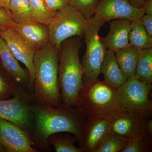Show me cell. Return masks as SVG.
I'll use <instances>...</instances> for the list:
<instances>
[{"mask_svg": "<svg viewBox=\"0 0 152 152\" xmlns=\"http://www.w3.org/2000/svg\"><path fill=\"white\" fill-rule=\"evenodd\" d=\"M31 110L34 115V121L30 134L35 148L50 151L48 139L56 133L73 134L80 142L87 121L83 108L68 107L63 103L56 107L31 104Z\"/></svg>", "mask_w": 152, "mask_h": 152, "instance_id": "6da1fadb", "label": "cell"}, {"mask_svg": "<svg viewBox=\"0 0 152 152\" xmlns=\"http://www.w3.org/2000/svg\"><path fill=\"white\" fill-rule=\"evenodd\" d=\"M59 51L50 44L36 50L34 57V80L31 104L56 107L61 96L58 78Z\"/></svg>", "mask_w": 152, "mask_h": 152, "instance_id": "7a4b0ae2", "label": "cell"}, {"mask_svg": "<svg viewBox=\"0 0 152 152\" xmlns=\"http://www.w3.org/2000/svg\"><path fill=\"white\" fill-rule=\"evenodd\" d=\"M81 44L70 38L64 41L59 51L58 78L63 104L68 107H80L82 94L84 69L80 60Z\"/></svg>", "mask_w": 152, "mask_h": 152, "instance_id": "3957f363", "label": "cell"}, {"mask_svg": "<svg viewBox=\"0 0 152 152\" xmlns=\"http://www.w3.org/2000/svg\"><path fill=\"white\" fill-rule=\"evenodd\" d=\"M80 107L84 109L87 119L101 118L111 121L120 112L116 90L98 80L85 89Z\"/></svg>", "mask_w": 152, "mask_h": 152, "instance_id": "277c9868", "label": "cell"}, {"mask_svg": "<svg viewBox=\"0 0 152 152\" xmlns=\"http://www.w3.org/2000/svg\"><path fill=\"white\" fill-rule=\"evenodd\" d=\"M88 24V20L77 9L69 5L56 11L48 26L49 44L59 51L64 41L75 36L84 35Z\"/></svg>", "mask_w": 152, "mask_h": 152, "instance_id": "5b68a950", "label": "cell"}, {"mask_svg": "<svg viewBox=\"0 0 152 152\" xmlns=\"http://www.w3.org/2000/svg\"><path fill=\"white\" fill-rule=\"evenodd\" d=\"M104 24L92 18L88 20L84 35L86 49L81 63L84 69L83 80L85 89L99 80L101 65L107 50L99 35L100 28Z\"/></svg>", "mask_w": 152, "mask_h": 152, "instance_id": "8992f818", "label": "cell"}, {"mask_svg": "<svg viewBox=\"0 0 152 152\" xmlns=\"http://www.w3.org/2000/svg\"><path fill=\"white\" fill-rule=\"evenodd\" d=\"M152 85L140 82L134 77L116 89L117 103L120 111L134 112L145 118H151L152 102L149 97Z\"/></svg>", "mask_w": 152, "mask_h": 152, "instance_id": "52a82bcc", "label": "cell"}, {"mask_svg": "<svg viewBox=\"0 0 152 152\" xmlns=\"http://www.w3.org/2000/svg\"><path fill=\"white\" fill-rule=\"evenodd\" d=\"M13 96L12 99L0 100V118L30 132L34 121V115L31 110V95L18 83Z\"/></svg>", "mask_w": 152, "mask_h": 152, "instance_id": "ba28073f", "label": "cell"}, {"mask_svg": "<svg viewBox=\"0 0 152 152\" xmlns=\"http://www.w3.org/2000/svg\"><path fill=\"white\" fill-rule=\"evenodd\" d=\"M145 14L143 8L132 5L129 0H101L92 18L104 23L112 20H140Z\"/></svg>", "mask_w": 152, "mask_h": 152, "instance_id": "9c48e42d", "label": "cell"}, {"mask_svg": "<svg viewBox=\"0 0 152 152\" xmlns=\"http://www.w3.org/2000/svg\"><path fill=\"white\" fill-rule=\"evenodd\" d=\"M0 37L6 42L15 58L23 63L27 69L30 77L29 91L33 92L34 80V57L36 50L13 28L0 30Z\"/></svg>", "mask_w": 152, "mask_h": 152, "instance_id": "30bf717a", "label": "cell"}, {"mask_svg": "<svg viewBox=\"0 0 152 152\" xmlns=\"http://www.w3.org/2000/svg\"><path fill=\"white\" fill-rule=\"evenodd\" d=\"M0 145L6 152H36L30 132L13 123L0 118Z\"/></svg>", "mask_w": 152, "mask_h": 152, "instance_id": "8fae6325", "label": "cell"}, {"mask_svg": "<svg viewBox=\"0 0 152 152\" xmlns=\"http://www.w3.org/2000/svg\"><path fill=\"white\" fill-rule=\"evenodd\" d=\"M111 122V132L127 141L146 134L145 118L134 112H119Z\"/></svg>", "mask_w": 152, "mask_h": 152, "instance_id": "7c38bea8", "label": "cell"}, {"mask_svg": "<svg viewBox=\"0 0 152 152\" xmlns=\"http://www.w3.org/2000/svg\"><path fill=\"white\" fill-rule=\"evenodd\" d=\"M110 132L111 122L110 120L101 118L87 119L80 143L83 152H94Z\"/></svg>", "mask_w": 152, "mask_h": 152, "instance_id": "4fadbf2b", "label": "cell"}, {"mask_svg": "<svg viewBox=\"0 0 152 152\" xmlns=\"http://www.w3.org/2000/svg\"><path fill=\"white\" fill-rule=\"evenodd\" d=\"M13 28L36 50L49 43L48 27L39 22L28 20L16 23Z\"/></svg>", "mask_w": 152, "mask_h": 152, "instance_id": "5bb4252c", "label": "cell"}, {"mask_svg": "<svg viewBox=\"0 0 152 152\" xmlns=\"http://www.w3.org/2000/svg\"><path fill=\"white\" fill-rule=\"evenodd\" d=\"M0 61L3 69L14 80L29 88L30 77L28 71L19 64L4 40L0 37Z\"/></svg>", "mask_w": 152, "mask_h": 152, "instance_id": "9a60e30c", "label": "cell"}, {"mask_svg": "<svg viewBox=\"0 0 152 152\" xmlns=\"http://www.w3.org/2000/svg\"><path fill=\"white\" fill-rule=\"evenodd\" d=\"M131 21L127 19L113 20L110 23V31L102 42L106 48L114 53L129 46L130 26Z\"/></svg>", "mask_w": 152, "mask_h": 152, "instance_id": "2e32d148", "label": "cell"}, {"mask_svg": "<svg viewBox=\"0 0 152 152\" xmlns=\"http://www.w3.org/2000/svg\"><path fill=\"white\" fill-rule=\"evenodd\" d=\"M104 75V82L114 89H117L126 81L117 63L115 55L111 50H107L102 63L100 74Z\"/></svg>", "mask_w": 152, "mask_h": 152, "instance_id": "e0dca14e", "label": "cell"}, {"mask_svg": "<svg viewBox=\"0 0 152 152\" xmlns=\"http://www.w3.org/2000/svg\"><path fill=\"white\" fill-rule=\"evenodd\" d=\"M138 53V50L131 46L115 53L118 65L127 79L134 76Z\"/></svg>", "mask_w": 152, "mask_h": 152, "instance_id": "ac0fdd59", "label": "cell"}, {"mask_svg": "<svg viewBox=\"0 0 152 152\" xmlns=\"http://www.w3.org/2000/svg\"><path fill=\"white\" fill-rule=\"evenodd\" d=\"M129 39L130 46L137 50L152 48V37L147 32L140 20L131 21Z\"/></svg>", "mask_w": 152, "mask_h": 152, "instance_id": "d6986e66", "label": "cell"}, {"mask_svg": "<svg viewBox=\"0 0 152 152\" xmlns=\"http://www.w3.org/2000/svg\"><path fill=\"white\" fill-rule=\"evenodd\" d=\"M138 50L135 77L140 82L152 85V48Z\"/></svg>", "mask_w": 152, "mask_h": 152, "instance_id": "ffe728a7", "label": "cell"}, {"mask_svg": "<svg viewBox=\"0 0 152 152\" xmlns=\"http://www.w3.org/2000/svg\"><path fill=\"white\" fill-rule=\"evenodd\" d=\"M78 141L77 137H72L68 133L64 135L56 133L49 137L48 143L49 145L54 147L56 152H83L81 148H76L74 145Z\"/></svg>", "mask_w": 152, "mask_h": 152, "instance_id": "44dd1931", "label": "cell"}, {"mask_svg": "<svg viewBox=\"0 0 152 152\" xmlns=\"http://www.w3.org/2000/svg\"><path fill=\"white\" fill-rule=\"evenodd\" d=\"M9 8L16 23L24 21H35L28 0H10Z\"/></svg>", "mask_w": 152, "mask_h": 152, "instance_id": "7402d4cb", "label": "cell"}, {"mask_svg": "<svg viewBox=\"0 0 152 152\" xmlns=\"http://www.w3.org/2000/svg\"><path fill=\"white\" fill-rule=\"evenodd\" d=\"M128 141L110 132L102 141L94 152H123Z\"/></svg>", "mask_w": 152, "mask_h": 152, "instance_id": "603a6c76", "label": "cell"}, {"mask_svg": "<svg viewBox=\"0 0 152 152\" xmlns=\"http://www.w3.org/2000/svg\"><path fill=\"white\" fill-rule=\"evenodd\" d=\"M35 20L48 26L54 17L56 12L50 10L44 0H28Z\"/></svg>", "mask_w": 152, "mask_h": 152, "instance_id": "cb8c5ba5", "label": "cell"}, {"mask_svg": "<svg viewBox=\"0 0 152 152\" xmlns=\"http://www.w3.org/2000/svg\"><path fill=\"white\" fill-rule=\"evenodd\" d=\"M152 150V140L146 134L128 141L123 152H150Z\"/></svg>", "mask_w": 152, "mask_h": 152, "instance_id": "d4e9b609", "label": "cell"}, {"mask_svg": "<svg viewBox=\"0 0 152 152\" xmlns=\"http://www.w3.org/2000/svg\"><path fill=\"white\" fill-rule=\"evenodd\" d=\"M17 83L4 70L0 71V100L10 99Z\"/></svg>", "mask_w": 152, "mask_h": 152, "instance_id": "484cf974", "label": "cell"}, {"mask_svg": "<svg viewBox=\"0 0 152 152\" xmlns=\"http://www.w3.org/2000/svg\"><path fill=\"white\" fill-rule=\"evenodd\" d=\"M101 0H71L69 5L77 9L87 20L94 16Z\"/></svg>", "mask_w": 152, "mask_h": 152, "instance_id": "4316f807", "label": "cell"}, {"mask_svg": "<svg viewBox=\"0 0 152 152\" xmlns=\"http://www.w3.org/2000/svg\"><path fill=\"white\" fill-rule=\"evenodd\" d=\"M15 23L11 12L0 7V30H6L13 28Z\"/></svg>", "mask_w": 152, "mask_h": 152, "instance_id": "83f0119b", "label": "cell"}, {"mask_svg": "<svg viewBox=\"0 0 152 152\" xmlns=\"http://www.w3.org/2000/svg\"><path fill=\"white\" fill-rule=\"evenodd\" d=\"M50 10L56 12L69 5L71 0H44Z\"/></svg>", "mask_w": 152, "mask_h": 152, "instance_id": "f1b7e54d", "label": "cell"}, {"mask_svg": "<svg viewBox=\"0 0 152 152\" xmlns=\"http://www.w3.org/2000/svg\"><path fill=\"white\" fill-rule=\"evenodd\" d=\"M140 20L147 32L152 37V14H144Z\"/></svg>", "mask_w": 152, "mask_h": 152, "instance_id": "f546056e", "label": "cell"}, {"mask_svg": "<svg viewBox=\"0 0 152 152\" xmlns=\"http://www.w3.org/2000/svg\"><path fill=\"white\" fill-rule=\"evenodd\" d=\"M146 134L152 140V120L151 118H145Z\"/></svg>", "mask_w": 152, "mask_h": 152, "instance_id": "4dcf8cb0", "label": "cell"}, {"mask_svg": "<svg viewBox=\"0 0 152 152\" xmlns=\"http://www.w3.org/2000/svg\"><path fill=\"white\" fill-rule=\"evenodd\" d=\"M143 8L145 14H152V0H146L144 3Z\"/></svg>", "mask_w": 152, "mask_h": 152, "instance_id": "1f68e13d", "label": "cell"}, {"mask_svg": "<svg viewBox=\"0 0 152 152\" xmlns=\"http://www.w3.org/2000/svg\"><path fill=\"white\" fill-rule=\"evenodd\" d=\"M146 0H129L132 5L135 7L142 8L144 3Z\"/></svg>", "mask_w": 152, "mask_h": 152, "instance_id": "d6a6232c", "label": "cell"}, {"mask_svg": "<svg viewBox=\"0 0 152 152\" xmlns=\"http://www.w3.org/2000/svg\"><path fill=\"white\" fill-rule=\"evenodd\" d=\"M10 1V0H0V7L10 12L9 8Z\"/></svg>", "mask_w": 152, "mask_h": 152, "instance_id": "836d02e7", "label": "cell"}, {"mask_svg": "<svg viewBox=\"0 0 152 152\" xmlns=\"http://www.w3.org/2000/svg\"><path fill=\"white\" fill-rule=\"evenodd\" d=\"M0 152H6L4 149L3 148L1 145H0Z\"/></svg>", "mask_w": 152, "mask_h": 152, "instance_id": "e575fe53", "label": "cell"}]
</instances>
